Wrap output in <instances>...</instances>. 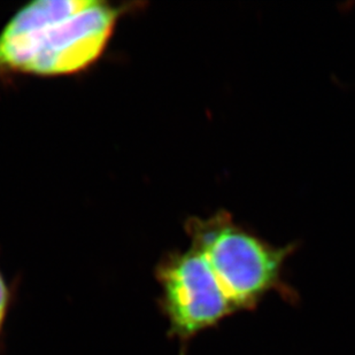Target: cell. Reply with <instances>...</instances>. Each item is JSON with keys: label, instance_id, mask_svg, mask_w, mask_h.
Segmentation results:
<instances>
[{"label": "cell", "instance_id": "cell-2", "mask_svg": "<svg viewBox=\"0 0 355 355\" xmlns=\"http://www.w3.org/2000/svg\"><path fill=\"white\" fill-rule=\"evenodd\" d=\"M191 246L204 255L235 311L250 309L277 284L295 245L276 248L237 225L229 211L190 218Z\"/></svg>", "mask_w": 355, "mask_h": 355}, {"label": "cell", "instance_id": "cell-3", "mask_svg": "<svg viewBox=\"0 0 355 355\" xmlns=\"http://www.w3.org/2000/svg\"><path fill=\"white\" fill-rule=\"evenodd\" d=\"M164 309L183 337L195 335L235 313L211 266L196 248L175 254L159 269Z\"/></svg>", "mask_w": 355, "mask_h": 355}, {"label": "cell", "instance_id": "cell-4", "mask_svg": "<svg viewBox=\"0 0 355 355\" xmlns=\"http://www.w3.org/2000/svg\"><path fill=\"white\" fill-rule=\"evenodd\" d=\"M7 298H8V292H7L6 284L0 275V324H1L5 311H6Z\"/></svg>", "mask_w": 355, "mask_h": 355}, {"label": "cell", "instance_id": "cell-1", "mask_svg": "<svg viewBox=\"0 0 355 355\" xmlns=\"http://www.w3.org/2000/svg\"><path fill=\"white\" fill-rule=\"evenodd\" d=\"M119 10L96 0H38L0 33V71L73 74L101 57Z\"/></svg>", "mask_w": 355, "mask_h": 355}]
</instances>
